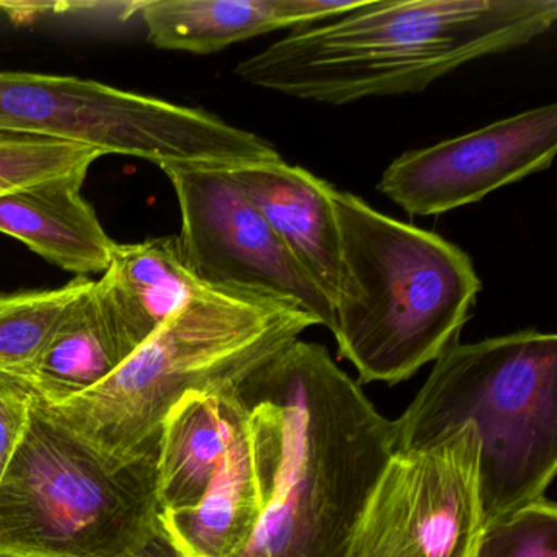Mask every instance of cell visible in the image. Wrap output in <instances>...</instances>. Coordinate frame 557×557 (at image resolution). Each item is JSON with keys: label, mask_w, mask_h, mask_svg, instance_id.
Returning <instances> with one entry per match:
<instances>
[{"label": "cell", "mask_w": 557, "mask_h": 557, "mask_svg": "<svg viewBox=\"0 0 557 557\" xmlns=\"http://www.w3.org/2000/svg\"><path fill=\"white\" fill-rule=\"evenodd\" d=\"M263 515L239 557H347L394 453L393 420L324 345L298 338L236 386Z\"/></svg>", "instance_id": "cell-1"}, {"label": "cell", "mask_w": 557, "mask_h": 557, "mask_svg": "<svg viewBox=\"0 0 557 557\" xmlns=\"http://www.w3.org/2000/svg\"><path fill=\"white\" fill-rule=\"evenodd\" d=\"M557 21L556 0H370L247 58L250 86L324 106L429 89L459 67L527 47Z\"/></svg>", "instance_id": "cell-2"}, {"label": "cell", "mask_w": 557, "mask_h": 557, "mask_svg": "<svg viewBox=\"0 0 557 557\" xmlns=\"http://www.w3.org/2000/svg\"><path fill=\"white\" fill-rule=\"evenodd\" d=\"M341 240L332 335L358 383L396 386L458 344L482 283L471 257L438 234L335 190Z\"/></svg>", "instance_id": "cell-3"}, {"label": "cell", "mask_w": 557, "mask_h": 557, "mask_svg": "<svg viewBox=\"0 0 557 557\" xmlns=\"http://www.w3.org/2000/svg\"><path fill=\"white\" fill-rule=\"evenodd\" d=\"M557 337L537 329L449 347L403 416L394 453L474 423L485 531L547 498L557 474Z\"/></svg>", "instance_id": "cell-4"}, {"label": "cell", "mask_w": 557, "mask_h": 557, "mask_svg": "<svg viewBox=\"0 0 557 557\" xmlns=\"http://www.w3.org/2000/svg\"><path fill=\"white\" fill-rule=\"evenodd\" d=\"M314 325L288 302L207 288L100 386L48 407L110 455L158 453L162 423L175 404L236 387Z\"/></svg>", "instance_id": "cell-5"}, {"label": "cell", "mask_w": 557, "mask_h": 557, "mask_svg": "<svg viewBox=\"0 0 557 557\" xmlns=\"http://www.w3.org/2000/svg\"><path fill=\"white\" fill-rule=\"evenodd\" d=\"M156 465L103 451L34 396L0 481V557H128L161 515Z\"/></svg>", "instance_id": "cell-6"}, {"label": "cell", "mask_w": 557, "mask_h": 557, "mask_svg": "<svg viewBox=\"0 0 557 557\" xmlns=\"http://www.w3.org/2000/svg\"><path fill=\"white\" fill-rule=\"evenodd\" d=\"M0 132L169 164L282 158L265 139L190 107L77 77L0 73Z\"/></svg>", "instance_id": "cell-7"}, {"label": "cell", "mask_w": 557, "mask_h": 557, "mask_svg": "<svg viewBox=\"0 0 557 557\" xmlns=\"http://www.w3.org/2000/svg\"><path fill=\"white\" fill-rule=\"evenodd\" d=\"M481 438L465 422L393 453L348 540L347 557H478L485 533Z\"/></svg>", "instance_id": "cell-8"}, {"label": "cell", "mask_w": 557, "mask_h": 557, "mask_svg": "<svg viewBox=\"0 0 557 557\" xmlns=\"http://www.w3.org/2000/svg\"><path fill=\"white\" fill-rule=\"evenodd\" d=\"M227 165L161 168L181 207L177 239L185 265L207 288L288 302L331 331L327 296L293 259Z\"/></svg>", "instance_id": "cell-9"}, {"label": "cell", "mask_w": 557, "mask_h": 557, "mask_svg": "<svg viewBox=\"0 0 557 557\" xmlns=\"http://www.w3.org/2000/svg\"><path fill=\"white\" fill-rule=\"evenodd\" d=\"M557 152V106H541L399 156L377 191L410 216H438L546 171Z\"/></svg>", "instance_id": "cell-10"}, {"label": "cell", "mask_w": 557, "mask_h": 557, "mask_svg": "<svg viewBox=\"0 0 557 557\" xmlns=\"http://www.w3.org/2000/svg\"><path fill=\"white\" fill-rule=\"evenodd\" d=\"M370 0H154L136 5L161 50L218 53L278 30H302L364 8Z\"/></svg>", "instance_id": "cell-11"}, {"label": "cell", "mask_w": 557, "mask_h": 557, "mask_svg": "<svg viewBox=\"0 0 557 557\" xmlns=\"http://www.w3.org/2000/svg\"><path fill=\"white\" fill-rule=\"evenodd\" d=\"M227 171L332 305L341 269L335 188L283 158L230 164Z\"/></svg>", "instance_id": "cell-12"}, {"label": "cell", "mask_w": 557, "mask_h": 557, "mask_svg": "<svg viewBox=\"0 0 557 557\" xmlns=\"http://www.w3.org/2000/svg\"><path fill=\"white\" fill-rule=\"evenodd\" d=\"M84 178H53L0 195V233L81 278L106 272L116 246L83 197Z\"/></svg>", "instance_id": "cell-13"}, {"label": "cell", "mask_w": 557, "mask_h": 557, "mask_svg": "<svg viewBox=\"0 0 557 557\" xmlns=\"http://www.w3.org/2000/svg\"><path fill=\"white\" fill-rule=\"evenodd\" d=\"M246 423L236 387L190 394L172 407L158 445L161 513L194 507Z\"/></svg>", "instance_id": "cell-14"}, {"label": "cell", "mask_w": 557, "mask_h": 557, "mask_svg": "<svg viewBox=\"0 0 557 557\" xmlns=\"http://www.w3.org/2000/svg\"><path fill=\"white\" fill-rule=\"evenodd\" d=\"M135 351L97 280H87L38 358L28 387L47 406H61L100 386Z\"/></svg>", "instance_id": "cell-15"}, {"label": "cell", "mask_w": 557, "mask_h": 557, "mask_svg": "<svg viewBox=\"0 0 557 557\" xmlns=\"http://www.w3.org/2000/svg\"><path fill=\"white\" fill-rule=\"evenodd\" d=\"M97 285L136 350L207 289L185 265L177 236L116 244Z\"/></svg>", "instance_id": "cell-16"}, {"label": "cell", "mask_w": 557, "mask_h": 557, "mask_svg": "<svg viewBox=\"0 0 557 557\" xmlns=\"http://www.w3.org/2000/svg\"><path fill=\"white\" fill-rule=\"evenodd\" d=\"M263 515L247 420L203 497L159 523L182 557H239Z\"/></svg>", "instance_id": "cell-17"}, {"label": "cell", "mask_w": 557, "mask_h": 557, "mask_svg": "<svg viewBox=\"0 0 557 557\" xmlns=\"http://www.w3.org/2000/svg\"><path fill=\"white\" fill-rule=\"evenodd\" d=\"M89 278L61 288L0 293V376L28 386L67 306Z\"/></svg>", "instance_id": "cell-18"}, {"label": "cell", "mask_w": 557, "mask_h": 557, "mask_svg": "<svg viewBox=\"0 0 557 557\" xmlns=\"http://www.w3.org/2000/svg\"><path fill=\"white\" fill-rule=\"evenodd\" d=\"M478 557H557V507L549 497L488 528Z\"/></svg>", "instance_id": "cell-19"}, {"label": "cell", "mask_w": 557, "mask_h": 557, "mask_svg": "<svg viewBox=\"0 0 557 557\" xmlns=\"http://www.w3.org/2000/svg\"><path fill=\"white\" fill-rule=\"evenodd\" d=\"M34 396L25 384L0 376V481L27 432Z\"/></svg>", "instance_id": "cell-20"}, {"label": "cell", "mask_w": 557, "mask_h": 557, "mask_svg": "<svg viewBox=\"0 0 557 557\" xmlns=\"http://www.w3.org/2000/svg\"><path fill=\"white\" fill-rule=\"evenodd\" d=\"M128 557H182V554L175 549L158 520L151 534Z\"/></svg>", "instance_id": "cell-21"}]
</instances>
